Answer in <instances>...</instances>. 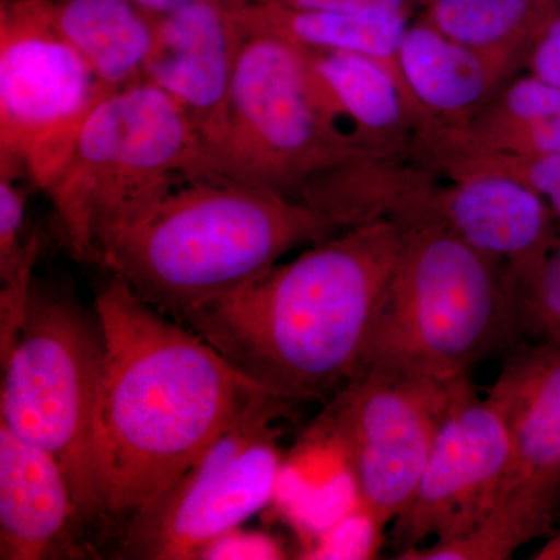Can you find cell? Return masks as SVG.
<instances>
[{
	"label": "cell",
	"mask_w": 560,
	"mask_h": 560,
	"mask_svg": "<svg viewBox=\"0 0 560 560\" xmlns=\"http://www.w3.org/2000/svg\"><path fill=\"white\" fill-rule=\"evenodd\" d=\"M95 312L103 341L95 410L103 506L106 515H131L270 390L120 279L103 287Z\"/></svg>",
	"instance_id": "obj_1"
},
{
	"label": "cell",
	"mask_w": 560,
	"mask_h": 560,
	"mask_svg": "<svg viewBox=\"0 0 560 560\" xmlns=\"http://www.w3.org/2000/svg\"><path fill=\"white\" fill-rule=\"evenodd\" d=\"M400 245L390 220L345 228L180 320L276 396L318 399L363 370Z\"/></svg>",
	"instance_id": "obj_2"
},
{
	"label": "cell",
	"mask_w": 560,
	"mask_h": 560,
	"mask_svg": "<svg viewBox=\"0 0 560 560\" xmlns=\"http://www.w3.org/2000/svg\"><path fill=\"white\" fill-rule=\"evenodd\" d=\"M340 231L312 206L223 176L184 180L103 250L98 267L184 319L267 275L285 254Z\"/></svg>",
	"instance_id": "obj_3"
},
{
	"label": "cell",
	"mask_w": 560,
	"mask_h": 560,
	"mask_svg": "<svg viewBox=\"0 0 560 560\" xmlns=\"http://www.w3.org/2000/svg\"><path fill=\"white\" fill-rule=\"evenodd\" d=\"M212 176L208 154L175 102L147 80L110 92L84 125L49 197L77 260L103 250L184 180Z\"/></svg>",
	"instance_id": "obj_4"
},
{
	"label": "cell",
	"mask_w": 560,
	"mask_h": 560,
	"mask_svg": "<svg viewBox=\"0 0 560 560\" xmlns=\"http://www.w3.org/2000/svg\"><path fill=\"white\" fill-rule=\"evenodd\" d=\"M397 226L399 259L363 370L381 366L441 382L466 377L506 335L517 334L506 270L451 232Z\"/></svg>",
	"instance_id": "obj_5"
},
{
	"label": "cell",
	"mask_w": 560,
	"mask_h": 560,
	"mask_svg": "<svg viewBox=\"0 0 560 560\" xmlns=\"http://www.w3.org/2000/svg\"><path fill=\"white\" fill-rule=\"evenodd\" d=\"M300 200L338 230L377 219L440 228L499 261L511 280L528 275L560 237L550 206L495 172L444 175L411 161H353L311 180Z\"/></svg>",
	"instance_id": "obj_6"
},
{
	"label": "cell",
	"mask_w": 560,
	"mask_h": 560,
	"mask_svg": "<svg viewBox=\"0 0 560 560\" xmlns=\"http://www.w3.org/2000/svg\"><path fill=\"white\" fill-rule=\"evenodd\" d=\"M103 341L68 301L32 290L16 345L2 363L0 425L50 453L81 518L106 515L95 456Z\"/></svg>",
	"instance_id": "obj_7"
},
{
	"label": "cell",
	"mask_w": 560,
	"mask_h": 560,
	"mask_svg": "<svg viewBox=\"0 0 560 560\" xmlns=\"http://www.w3.org/2000/svg\"><path fill=\"white\" fill-rule=\"evenodd\" d=\"M353 161L308 91L301 49L248 33L234 83L226 131L210 158L212 176L300 197L311 180Z\"/></svg>",
	"instance_id": "obj_8"
},
{
	"label": "cell",
	"mask_w": 560,
	"mask_h": 560,
	"mask_svg": "<svg viewBox=\"0 0 560 560\" xmlns=\"http://www.w3.org/2000/svg\"><path fill=\"white\" fill-rule=\"evenodd\" d=\"M291 401L265 393L200 458L132 512L125 559L194 560L210 540L275 501L283 458L276 420Z\"/></svg>",
	"instance_id": "obj_9"
},
{
	"label": "cell",
	"mask_w": 560,
	"mask_h": 560,
	"mask_svg": "<svg viewBox=\"0 0 560 560\" xmlns=\"http://www.w3.org/2000/svg\"><path fill=\"white\" fill-rule=\"evenodd\" d=\"M110 91L55 31L43 0L0 2V168L46 191Z\"/></svg>",
	"instance_id": "obj_10"
},
{
	"label": "cell",
	"mask_w": 560,
	"mask_h": 560,
	"mask_svg": "<svg viewBox=\"0 0 560 560\" xmlns=\"http://www.w3.org/2000/svg\"><path fill=\"white\" fill-rule=\"evenodd\" d=\"M456 381L364 368L320 412L345 444L360 503L385 525L415 497Z\"/></svg>",
	"instance_id": "obj_11"
},
{
	"label": "cell",
	"mask_w": 560,
	"mask_h": 560,
	"mask_svg": "<svg viewBox=\"0 0 560 560\" xmlns=\"http://www.w3.org/2000/svg\"><path fill=\"white\" fill-rule=\"evenodd\" d=\"M512 464L510 425L469 375L453 383L429 460L407 510L394 521L397 556L456 539L480 525L499 500Z\"/></svg>",
	"instance_id": "obj_12"
},
{
	"label": "cell",
	"mask_w": 560,
	"mask_h": 560,
	"mask_svg": "<svg viewBox=\"0 0 560 560\" xmlns=\"http://www.w3.org/2000/svg\"><path fill=\"white\" fill-rule=\"evenodd\" d=\"M249 0H194L156 18V38L143 80L183 110L210 158L224 138ZM212 175V173H210Z\"/></svg>",
	"instance_id": "obj_13"
},
{
	"label": "cell",
	"mask_w": 560,
	"mask_h": 560,
	"mask_svg": "<svg viewBox=\"0 0 560 560\" xmlns=\"http://www.w3.org/2000/svg\"><path fill=\"white\" fill-rule=\"evenodd\" d=\"M300 49L313 103L335 135L363 160L411 161L423 120L400 70L366 55Z\"/></svg>",
	"instance_id": "obj_14"
},
{
	"label": "cell",
	"mask_w": 560,
	"mask_h": 560,
	"mask_svg": "<svg viewBox=\"0 0 560 560\" xmlns=\"http://www.w3.org/2000/svg\"><path fill=\"white\" fill-rule=\"evenodd\" d=\"M397 62L422 117L420 131L463 130L508 80L523 72L522 58L460 43L418 14L405 28Z\"/></svg>",
	"instance_id": "obj_15"
},
{
	"label": "cell",
	"mask_w": 560,
	"mask_h": 560,
	"mask_svg": "<svg viewBox=\"0 0 560 560\" xmlns=\"http://www.w3.org/2000/svg\"><path fill=\"white\" fill-rule=\"evenodd\" d=\"M80 521L58 460L0 425V559L55 558Z\"/></svg>",
	"instance_id": "obj_16"
},
{
	"label": "cell",
	"mask_w": 560,
	"mask_h": 560,
	"mask_svg": "<svg viewBox=\"0 0 560 560\" xmlns=\"http://www.w3.org/2000/svg\"><path fill=\"white\" fill-rule=\"evenodd\" d=\"M488 396L511 431L512 464L503 489L523 485L560 493V346H521Z\"/></svg>",
	"instance_id": "obj_17"
},
{
	"label": "cell",
	"mask_w": 560,
	"mask_h": 560,
	"mask_svg": "<svg viewBox=\"0 0 560 560\" xmlns=\"http://www.w3.org/2000/svg\"><path fill=\"white\" fill-rule=\"evenodd\" d=\"M434 143L501 156H548L560 153V86L521 72L458 131L427 128L416 145Z\"/></svg>",
	"instance_id": "obj_18"
},
{
	"label": "cell",
	"mask_w": 560,
	"mask_h": 560,
	"mask_svg": "<svg viewBox=\"0 0 560 560\" xmlns=\"http://www.w3.org/2000/svg\"><path fill=\"white\" fill-rule=\"evenodd\" d=\"M55 31L68 40L114 92L145 77L156 18L135 0H43Z\"/></svg>",
	"instance_id": "obj_19"
},
{
	"label": "cell",
	"mask_w": 560,
	"mask_h": 560,
	"mask_svg": "<svg viewBox=\"0 0 560 560\" xmlns=\"http://www.w3.org/2000/svg\"><path fill=\"white\" fill-rule=\"evenodd\" d=\"M275 500L305 540L360 503L345 444L323 419L313 422L290 458L283 460Z\"/></svg>",
	"instance_id": "obj_20"
},
{
	"label": "cell",
	"mask_w": 560,
	"mask_h": 560,
	"mask_svg": "<svg viewBox=\"0 0 560 560\" xmlns=\"http://www.w3.org/2000/svg\"><path fill=\"white\" fill-rule=\"evenodd\" d=\"M242 21L246 33L276 36L302 49L366 55L399 69L397 54L411 20L399 14L291 9L249 0Z\"/></svg>",
	"instance_id": "obj_21"
},
{
	"label": "cell",
	"mask_w": 560,
	"mask_h": 560,
	"mask_svg": "<svg viewBox=\"0 0 560 560\" xmlns=\"http://www.w3.org/2000/svg\"><path fill=\"white\" fill-rule=\"evenodd\" d=\"M560 499L539 490L504 489L477 528L456 539L433 541L397 556L399 560H506L523 545L550 533Z\"/></svg>",
	"instance_id": "obj_22"
},
{
	"label": "cell",
	"mask_w": 560,
	"mask_h": 560,
	"mask_svg": "<svg viewBox=\"0 0 560 560\" xmlns=\"http://www.w3.org/2000/svg\"><path fill=\"white\" fill-rule=\"evenodd\" d=\"M560 0H422L418 16L451 38L522 58Z\"/></svg>",
	"instance_id": "obj_23"
},
{
	"label": "cell",
	"mask_w": 560,
	"mask_h": 560,
	"mask_svg": "<svg viewBox=\"0 0 560 560\" xmlns=\"http://www.w3.org/2000/svg\"><path fill=\"white\" fill-rule=\"evenodd\" d=\"M412 162L444 175L463 172H495L525 184L550 206L560 226V153L548 156H501L474 153L452 147L419 143Z\"/></svg>",
	"instance_id": "obj_24"
},
{
	"label": "cell",
	"mask_w": 560,
	"mask_h": 560,
	"mask_svg": "<svg viewBox=\"0 0 560 560\" xmlns=\"http://www.w3.org/2000/svg\"><path fill=\"white\" fill-rule=\"evenodd\" d=\"M510 283L518 334L560 346V237L528 275Z\"/></svg>",
	"instance_id": "obj_25"
},
{
	"label": "cell",
	"mask_w": 560,
	"mask_h": 560,
	"mask_svg": "<svg viewBox=\"0 0 560 560\" xmlns=\"http://www.w3.org/2000/svg\"><path fill=\"white\" fill-rule=\"evenodd\" d=\"M385 523L359 503L340 521L304 541L301 559L370 560L375 559L385 541Z\"/></svg>",
	"instance_id": "obj_26"
},
{
	"label": "cell",
	"mask_w": 560,
	"mask_h": 560,
	"mask_svg": "<svg viewBox=\"0 0 560 560\" xmlns=\"http://www.w3.org/2000/svg\"><path fill=\"white\" fill-rule=\"evenodd\" d=\"M21 173L0 168V282L14 275L27 253L24 237L27 189Z\"/></svg>",
	"instance_id": "obj_27"
},
{
	"label": "cell",
	"mask_w": 560,
	"mask_h": 560,
	"mask_svg": "<svg viewBox=\"0 0 560 560\" xmlns=\"http://www.w3.org/2000/svg\"><path fill=\"white\" fill-rule=\"evenodd\" d=\"M38 235H31L27 253L14 275L2 280L0 290V361L5 360L20 338L33 290V268L38 260Z\"/></svg>",
	"instance_id": "obj_28"
},
{
	"label": "cell",
	"mask_w": 560,
	"mask_h": 560,
	"mask_svg": "<svg viewBox=\"0 0 560 560\" xmlns=\"http://www.w3.org/2000/svg\"><path fill=\"white\" fill-rule=\"evenodd\" d=\"M202 560H280L287 559L282 544L259 530H245L242 526L210 540L198 552Z\"/></svg>",
	"instance_id": "obj_29"
},
{
	"label": "cell",
	"mask_w": 560,
	"mask_h": 560,
	"mask_svg": "<svg viewBox=\"0 0 560 560\" xmlns=\"http://www.w3.org/2000/svg\"><path fill=\"white\" fill-rule=\"evenodd\" d=\"M523 72L560 86V2L530 44Z\"/></svg>",
	"instance_id": "obj_30"
},
{
	"label": "cell",
	"mask_w": 560,
	"mask_h": 560,
	"mask_svg": "<svg viewBox=\"0 0 560 560\" xmlns=\"http://www.w3.org/2000/svg\"><path fill=\"white\" fill-rule=\"evenodd\" d=\"M291 9L368 11L410 18L419 13L422 0H259Z\"/></svg>",
	"instance_id": "obj_31"
},
{
	"label": "cell",
	"mask_w": 560,
	"mask_h": 560,
	"mask_svg": "<svg viewBox=\"0 0 560 560\" xmlns=\"http://www.w3.org/2000/svg\"><path fill=\"white\" fill-rule=\"evenodd\" d=\"M135 2L151 16L161 18L173 10H178L180 7L194 2V0H135Z\"/></svg>",
	"instance_id": "obj_32"
},
{
	"label": "cell",
	"mask_w": 560,
	"mask_h": 560,
	"mask_svg": "<svg viewBox=\"0 0 560 560\" xmlns=\"http://www.w3.org/2000/svg\"><path fill=\"white\" fill-rule=\"evenodd\" d=\"M534 560H560V533H556L550 539L534 552Z\"/></svg>",
	"instance_id": "obj_33"
}]
</instances>
